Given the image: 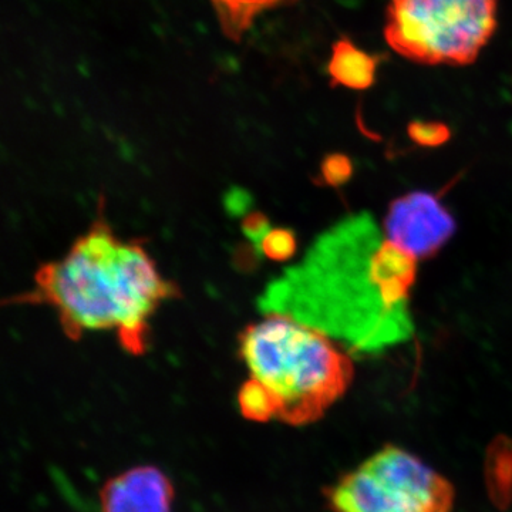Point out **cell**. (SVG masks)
Segmentation results:
<instances>
[{"label": "cell", "mask_w": 512, "mask_h": 512, "mask_svg": "<svg viewBox=\"0 0 512 512\" xmlns=\"http://www.w3.org/2000/svg\"><path fill=\"white\" fill-rule=\"evenodd\" d=\"M333 512H448L453 491L403 448L387 446L326 490Z\"/></svg>", "instance_id": "cell-5"}, {"label": "cell", "mask_w": 512, "mask_h": 512, "mask_svg": "<svg viewBox=\"0 0 512 512\" xmlns=\"http://www.w3.org/2000/svg\"><path fill=\"white\" fill-rule=\"evenodd\" d=\"M407 131L417 146L427 148L444 146L451 137L450 128L436 121H413Z\"/></svg>", "instance_id": "cell-14"}, {"label": "cell", "mask_w": 512, "mask_h": 512, "mask_svg": "<svg viewBox=\"0 0 512 512\" xmlns=\"http://www.w3.org/2000/svg\"><path fill=\"white\" fill-rule=\"evenodd\" d=\"M453 214L437 195L427 191L407 192L390 202L384 231L397 247L416 259L431 258L456 234Z\"/></svg>", "instance_id": "cell-6"}, {"label": "cell", "mask_w": 512, "mask_h": 512, "mask_svg": "<svg viewBox=\"0 0 512 512\" xmlns=\"http://www.w3.org/2000/svg\"><path fill=\"white\" fill-rule=\"evenodd\" d=\"M238 406L242 416L247 420L265 423V421L276 419L274 397L266 390L264 384L252 377H249V380L239 389Z\"/></svg>", "instance_id": "cell-11"}, {"label": "cell", "mask_w": 512, "mask_h": 512, "mask_svg": "<svg viewBox=\"0 0 512 512\" xmlns=\"http://www.w3.org/2000/svg\"><path fill=\"white\" fill-rule=\"evenodd\" d=\"M269 229H271L269 222L262 214L248 215L245 218L244 224H242V231L258 249L262 239L268 234Z\"/></svg>", "instance_id": "cell-15"}, {"label": "cell", "mask_w": 512, "mask_h": 512, "mask_svg": "<svg viewBox=\"0 0 512 512\" xmlns=\"http://www.w3.org/2000/svg\"><path fill=\"white\" fill-rule=\"evenodd\" d=\"M285 2L286 0H211L225 35L237 42L262 12Z\"/></svg>", "instance_id": "cell-9"}, {"label": "cell", "mask_w": 512, "mask_h": 512, "mask_svg": "<svg viewBox=\"0 0 512 512\" xmlns=\"http://www.w3.org/2000/svg\"><path fill=\"white\" fill-rule=\"evenodd\" d=\"M173 481L156 466H136L111 477L100 490L101 512H173Z\"/></svg>", "instance_id": "cell-7"}, {"label": "cell", "mask_w": 512, "mask_h": 512, "mask_svg": "<svg viewBox=\"0 0 512 512\" xmlns=\"http://www.w3.org/2000/svg\"><path fill=\"white\" fill-rule=\"evenodd\" d=\"M416 276L417 259L383 239L375 218L360 212L323 232L298 265L266 285L256 305L355 352L379 353L413 338Z\"/></svg>", "instance_id": "cell-1"}, {"label": "cell", "mask_w": 512, "mask_h": 512, "mask_svg": "<svg viewBox=\"0 0 512 512\" xmlns=\"http://www.w3.org/2000/svg\"><path fill=\"white\" fill-rule=\"evenodd\" d=\"M497 0H389L383 35L424 66L474 63L497 29Z\"/></svg>", "instance_id": "cell-4"}, {"label": "cell", "mask_w": 512, "mask_h": 512, "mask_svg": "<svg viewBox=\"0 0 512 512\" xmlns=\"http://www.w3.org/2000/svg\"><path fill=\"white\" fill-rule=\"evenodd\" d=\"M488 480L495 500L507 501L512 487V444L500 439L494 443L488 458Z\"/></svg>", "instance_id": "cell-10"}, {"label": "cell", "mask_w": 512, "mask_h": 512, "mask_svg": "<svg viewBox=\"0 0 512 512\" xmlns=\"http://www.w3.org/2000/svg\"><path fill=\"white\" fill-rule=\"evenodd\" d=\"M298 242L292 229L271 228L262 239L258 251L275 262L289 261L296 254Z\"/></svg>", "instance_id": "cell-12"}, {"label": "cell", "mask_w": 512, "mask_h": 512, "mask_svg": "<svg viewBox=\"0 0 512 512\" xmlns=\"http://www.w3.org/2000/svg\"><path fill=\"white\" fill-rule=\"evenodd\" d=\"M104 210L100 197L96 218L69 252L40 266L33 288L5 303L50 306L67 338L113 330L121 348L143 355L151 316L181 292L160 274L141 239L124 241L114 234Z\"/></svg>", "instance_id": "cell-2"}, {"label": "cell", "mask_w": 512, "mask_h": 512, "mask_svg": "<svg viewBox=\"0 0 512 512\" xmlns=\"http://www.w3.org/2000/svg\"><path fill=\"white\" fill-rule=\"evenodd\" d=\"M377 63L373 56L359 49L348 39L333 45L329 62L330 79L352 90H365L376 79Z\"/></svg>", "instance_id": "cell-8"}, {"label": "cell", "mask_w": 512, "mask_h": 512, "mask_svg": "<svg viewBox=\"0 0 512 512\" xmlns=\"http://www.w3.org/2000/svg\"><path fill=\"white\" fill-rule=\"evenodd\" d=\"M239 356L274 397L276 419L319 420L349 389L352 359L325 333L281 313H266L239 335Z\"/></svg>", "instance_id": "cell-3"}, {"label": "cell", "mask_w": 512, "mask_h": 512, "mask_svg": "<svg viewBox=\"0 0 512 512\" xmlns=\"http://www.w3.org/2000/svg\"><path fill=\"white\" fill-rule=\"evenodd\" d=\"M352 160L345 154H330L320 164V183L328 185V187L339 188L349 183L353 177Z\"/></svg>", "instance_id": "cell-13"}]
</instances>
